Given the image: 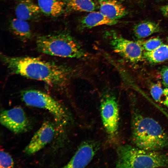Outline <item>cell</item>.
Segmentation results:
<instances>
[{
  "instance_id": "obj_1",
  "label": "cell",
  "mask_w": 168,
  "mask_h": 168,
  "mask_svg": "<svg viewBox=\"0 0 168 168\" xmlns=\"http://www.w3.org/2000/svg\"><path fill=\"white\" fill-rule=\"evenodd\" d=\"M1 57L11 73L43 82L57 91H65L75 73L69 66L40 58L3 54Z\"/></svg>"
},
{
  "instance_id": "obj_2",
  "label": "cell",
  "mask_w": 168,
  "mask_h": 168,
  "mask_svg": "<svg viewBox=\"0 0 168 168\" xmlns=\"http://www.w3.org/2000/svg\"><path fill=\"white\" fill-rule=\"evenodd\" d=\"M131 129L132 141L139 148L161 151L168 147V135L161 125L137 110L132 112Z\"/></svg>"
},
{
  "instance_id": "obj_3",
  "label": "cell",
  "mask_w": 168,
  "mask_h": 168,
  "mask_svg": "<svg viewBox=\"0 0 168 168\" xmlns=\"http://www.w3.org/2000/svg\"><path fill=\"white\" fill-rule=\"evenodd\" d=\"M36 44L38 51L49 55L79 59L88 57L80 44L65 30L40 35L36 39Z\"/></svg>"
},
{
  "instance_id": "obj_4",
  "label": "cell",
  "mask_w": 168,
  "mask_h": 168,
  "mask_svg": "<svg viewBox=\"0 0 168 168\" xmlns=\"http://www.w3.org/2000/svg\"><path fill=\"white\" fill-rule=\"evenodd\" d=\"M117 168L168 167V154L125 144L117 149Z\"/></svg>"
},
{
  "instance_id": "obj_5",
  "label": "cell",
  "mask_w": 168,
  "mask_h": 168,
  "mask_svg": "<svg viewBox=\"0 0 168 168\" xmlns=\"http://www.w3.org/2000/svg\"><path fill=\"white\" fill-rule=\"evenodd\" d=\"M21 97L27 105L44 109L62 125L68 122L69 116L65 109L58 101L48 94L35 89H27L21 93Z\"/></svg>"
},
{
  "instance_id": "obj_6",
  "label": "cell",
  "mask_w": 168,
  "mask_h": 168,
  "mask_svg": "<svg viewBox=\"0 0 168 168\" xmlns=\"http://www.w3.org/2000/svg\"><path fill=\"white\" fill-rule=\"evenodd\" d=\"M105 35L113 50L125 60L135 63L143 59V50L138 41L125 38L114 30L107 31Z\"/></svg>"
},
{
  "instance_id": "obj_7",
  "label": "cell",
  "mask_w": 168,
  "mask_h": 168,
  "mask_svg": "<svg viewBox=\"0 0 168 168\" xmlns=\"http://www.w3.org/2000/svg\"><path fill=\"white\" fill-rule=\"evenodd\" d=\"M102 122L107 133L114 136L119 127V111L118 103L115 96L107 92L102 96L100 105Z\"/></svg>"
},
{
  "instance_id": "obj_8",
  "label": "cell",
  "mask_w": 168,
  "mask_h": 168,
  "mask_svg": "<svg viewBox=\"0 0 168 168\" xmlns=\"http://www.w3.org/2000/svg\"><path fill=\"white\" fill-rule=\"evenodd\" d=\"M0 121L3 126L17 133L26 132L29 126L26 114L20 107L2 110L0 114Z\"/></svg>"
},
{
  "instance_id": "obj_9",
  "label": "cell",
  "mask_w": 168,
  "mask_h": 168,
  "mask_svg": "<svg viewBox=\"0 0 168 168\" xmlns=\"http://www.w3.org/2000/svg\"><path fill=\"white\" fill-rule=\"evenodd\" d=\"M99 143L94 141L82 142L65 168H84L91 161L99 150Z\"/></svg>"
},
{
  "instance_id": "obj_10",
  "label": "cell",
  "mask_w": 168,
  "mask_h": 168,
  "mask_svg": "<svg viewBox=\"0 0 168 168\" xmlns=\"http://www.w3.org/2000/svg\"><path fill=\"white\" fill-rule=\"evenodd\" d=\"M54 129L52 124L46 121L36 132L24 149L25 153L31 155L43 148L53 139Z\"/></svg>"
},
{
  "instance_id": "obj_11",
  "label": "cell",
  "mask_w": 168,
  "mask_h": 168,
  "mask_svg": "<svg viewBox=\"0 0 168 168\" xmlns=\"http://www.w3.org/2000/svg\"><path fill=\"white\" fill-rule=\"evenodd\" d=\"M41 12L33 0H18L15 9L16 17L26 21L38 19Z\"/></svg>"
},
{
  "instance_id": "obj_12",
  "label": "cell",
  "mask_w": 168,
  "mask_h": 168,
  "mask_svg": "<svg viewBox=\"0 0 168 168\" xmlns=\"http://www.w3.org/2000/svg\"><path fill=\"white\" fill-rule=\"evenodd\" d=\"M99 12L108 18L117 20L127 14L125 7L117 0H98Z\"/></svg>"
},
{
  "instance_id": "obj_13",
  "label": "cell",
  "mask_w": 168,
  "mask_h": 168,
  "mask_svg": "<svg viewBox=\"0 0 168 168\" xmlns=\"http://www.w3.org/2000/svg\"><path fill=\"white\" fill-rule=\"evenodd\" d=\"M118 20L110 19L100 12L94 11L90 12L81 21L82 27L91 28L102 25H113L117 24Z\"/></svg>"
},
{
  "instance_id": "obj_14",
  "label": "cell",
  "mask_w": 168,
  "mask_h": 168,
  "mask_svg": "<svg viewBox=\"0 0 168 168\" xmlns=\"http://www.w3.org/2000/svg\"><path fill=\"white\" fill-rule=\"evenodd\" d=\"M9 28L11 32L20 40L25 41L32 35L30 26L27 21L16 17L9 21Z\"/></svg>"
},
{
  "instance_id": "obj_15",
  "label": "cell",
  "mask_w": 168,
  "mask_h": 168,
  "mask_svg": "<svg viewBox=\"0 0 168 168\" xmlns=\"http://www.w3.org/2000/svg\"><path fill=\"white\" fill-rule=\"evenodd\" d=\"M37 2L41 12L51 17L60 15L65 6L64 3L60 0H37Z\"/></svg>"
},
{
  "instance_id": "obj_16",
  "label": "cell",
  "mask_w": 168,
  "mask_h": 168,
  "mask_svg": "<svg viewBox=\"0 0 168 168\" xmlns=\"http://www.w3.org/2000/svg\"><path fill=\"white\" fill-rule=\"evenodd\" d=\"M133 30L135 37L141 39L159 32L161 30V28L156 23L150 21H145L135 25Z\"/></svg>"
},
{
  "instance_id": "obj_17",
  "label": "cell",
  "mask_w": 168,
  "mask_h": 168,
  "mask_svg": "<svg viewBox=\"0 0 168 168\" xmlns=\"http://www.w3.org/2000/svg\"><path fill=\"white\" fill-rule=\"evenodd\" d=\"M143 59L152 64L158 63L168 60V45L163 44L151 51H144Z\"/></svg>"
},
{
  "instance_id": "obj_18",
  "label": "cell",
  "mask_w": 168,
  "mask_h": 168,
  "mask_svg": "<svg viewBox=\"0 0 168 168\" xmlns=\"http://www.w3.org/2000/svg\"><path fill=\"white\" fill-rule=\"evenodd\" d=\"M66 6L69 10L91 12L95 10L96 5L92 0H67Z\"/></svg>"
},
{
  "instance_id": "obj_19",
  "label": "cell",
  "mask_w": 168,
  "mask_h": 168,
  "mask_svg": "<svg viewBox=\"0 0 168 168\" xmlns=\"http://www.w3.org/2000/svg\"><path fill=\"white\" fill-rule=\"evenodd\" d=\"M150 92L155 101L168 108V96L164 93L163 89L159 85L152 84L150 87Z\"/></svg>"
},
{
  "instance_id": "obj_20",
  "label": "cell",
  "mask_w": 168,
  "mask_h": 168,
  "mask_svg": "<svg viewBox=\"0 0 168 168\" xmlns=\"http://www.w3.org/2000/svg\"><path fill=\"white\" fill-rule=\"evenodd\" d=\"M138 42L143 50L149 52L156 49L163 44L162 40L157 37L143 41L139 40Z\"/></svg>"
},
{
  "instance_id": "obj_21",
  "label": "cell",
  "mask_w": 168,
  "mask_h": 168,
  "mask_svg": "<svg viewBox=\"0 0 168 168\" xmlns=\"http://www.w3.org/2000/svg\"><path fill=\"white\" fill-rule=\"evenodd\" d=\"M14 162L11 156L3 150L0 152V167L12 168L13 167Z\"/></svg>"
},
{
  "instance_id": "obj_22",
  "label": "cell",
  "mask_w": 168,
  "mask_h": 168,
  "mask_svg": "<svg viewBox=\"0 0 168 168\" xmlns=\"http://www.w3.org/2000/svg\"><path fill=\"white\" fill-rule=\"evenodd\" d=\"M160 74L162 83L165 87H168V66L162 67Z\"/></svg>"
},
{
  "instance_id": "obj_23",
  "label": "cell",
  "mask_w": 168,
  "mask_h": 168,
  "mask_svg": "<svg viewBox=\"0 0 168 168\" xmlns=\"http://www.w3.org/2000/svg\"><path fill=\"white\" fill-rule=\"evenodd\" d=\"M160 10L163 15L168 18V4L161 6Z\"/></svg>"
},
{
  "instance_id": "obj_24",
  "label": "cell",
  "mask_w": 168,
  "mask_h": 168,
  "mask_svg": "<svg viewBox=\"0 0 168 168\" xmlns=\"http://www.w3.org/2000/svg\"><path fill=\"white\" fill-rule=\"evenodd\" d=\"M163 91L168 96V87L164 89Z\"/></svg>"
},
{
  "instance_id": "obj_25",
  "label": "cell",
  "mask_w": 168,
  "mask_h": 168,
  "mask_svg": "<svg viewBox=\"0 0 168 168\" xmlns=\"http://www.w3.org/2000/svg\"><path fill=\"white\" fill-rule=\"evenodd\" d=\"M167 41L168 44V37L167 38Z\"/></svg>"
}]
</instances>
